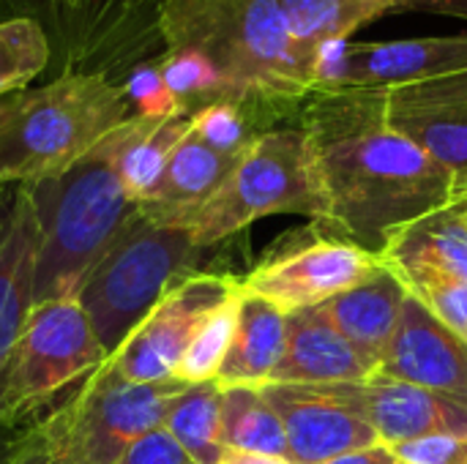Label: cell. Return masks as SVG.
<instances>
[{
  "mask_svg": "<svg viewBox=\"0 0 467 464\" xmlns=\"http://www.w3.org/2000/svg\"><path fill=\"white\" fill-rule=\"evenodd\" d=\"M389 90H320L304 101L306 131L326 197L317 238L383 257L413 222L460 202L451 178L389 123Z\"/></svg>",
  "mask_w": 467,
  "mask_h": 464,
  "instance_id": "obj_1",
  "label": "cell"
},
{
  "mask_svg": "<svg viewBox=\"0 0 467 464\" xmlns=\"http://www.w3.org/2000/svg\"><path fill=\"white\" fill-rule=\"evenodd\" d=\"M164 49L202 52L224 82V98L246 104L271 129L296 126L315 93L312 55L301 49L276 0H164Z\"/></svg>",
  "mask_w": 467,
  "mask_h": 464,
  "instance_id": "obj_2",
  "label": "cell"
},
{
  "mask_svg": "<svg viewBox=\"0 0 467 464\" xmlns=\"http://www.w3.org/2000/svg\"><path fill=\"white\" fill-rule=\"evenodd\" d=\"M120 126L60 175L27 183L38 222L36 304L74 298L88 271L140 213L118 175Z\"/></svg>",
  "mask_w": 467,
  "mask_h": 464,
  "instance_id": "obj_3",
  "label": "cell"
},
{
  "mask_svg": "<svg viewBox=\"0 0 467 464\" xmlns=\"http://www.w3.org/2000/svg\"><path fill=\"white\" fill-rule=\"evenodd\" d=\"M131 118L118 82L60 74L0 101V186L66 172Z\"/></svg>",
  "mask_w": 467,
  "mask_h": 464,
  "instance_id": "obj_4",
  "label": "cell"
},
{
  "mask_svg": "<svg viewBox=\"0 0 467 464\" xmlns=\"http://www.w3.org/2000/svg\"><path fill=\"white\" fill-rule=\"evenodd\" d=\"M202 252L186 227L142 213L126 224L74 295L109 358L175 284L200 273Z\"/></svg>",
  "mask_w": 467,
  "mask_h": 464,
  "instance_id": "obj_5",
  "label": "cell"
},
{
  "mask_svg": "<svg viewBox=\"0 0 467 464\" xmlns=\"http://www.w3.org/2000/svg\"><path fill=\"white\" fill-rule=\"evenodd\" d=\"M274 213L306 216L315 227L326 222L315 156L298 123L260 134L219 191L186 222V230L200 249H211Z\"/></svg>",
  "mask_w": 467,
  "mask_h": 464,
  "instance_id": "obj_6",
  "label": "cell"
},
{
  "mask_svg": "<svg viewBox=\"0 0 467 464\" xmlns=\"http://www.w3.org/2000/svg\"><path fill=\"white\" fill-rule=\"evenodd\" d=\"M186 383H134L112 372L109 364L85 377L77 394L47 418H38L33 435L74 464H118L126 451L164 427L172 402Z\"/></svg>",
  "mask_w": 467,
  "mask_h": 464,
  "instance_id": "obj_7",
  "label": "cell"
},
{
  "mask_svg": "<svg viewBox=\"0 0 467 464\" xmlns=\"http://www.w3.org/2000/svg\"><path fill=\"white\" fill-rule=\"evenodd\" d=\"M107 353L77 298L36 304L0 383V429H27L71 383L107 364Z\"/></svg>",
  "mask_w": 467,
  "mask_h": 464,
  "instance_id": "obj_8",
  "label": "cell"
},
{
  "mask_svg": "<svg viewBox=\"0 0 467 464\" xmlns=\"http://www.w3.org/2000/svg\"><path fill=\"white\" fill-rule=\"evenodd\" d=\"M164 0H38L33 19L49 36V79L101 74L112 82L164 52L159 16Z\"/></svg>",
  "mask_w": 467,
  "mask_h": 464,
  "instance_id": "obj_9",
  "label": "cell"
},
{
  "mask_svg": "<svg viewBox=\"0 0 467 464\" xmlns=\"http://www.w3.org/2000/svg\"><path fill=\"white\" fill-rule=\"evenodd\" d=\"M241 293V279L227 273H194L175 284L156 309L107 358L115 375L134 383L172 380L192 339L205 320Z\"/></svg>",
  "mask_w": 467,
  "mask_h": 464,
  "instance_id": "obj_10",
  "label": "cell"
},
{
  "mask_svg": "<svg viewBox=\"0 0 467 464\" xmlns=\"http://www.w3.org/2000/svg\"><path fill=\"white\" fill-rule=\"evenodd\" d=\"M380 260L383 257L353 243L315 238L260 263L241 284L246 293L276 304L282 312L312 309L364 282Z\"/></svg>",
  "mask_w": 467,
  "mask_h": 464,
  "instance_id": "obj_11",
  "label": "cell"
},
{
  "mask_svg": "<svg viewBox=\"0 0 467 464\" xmlns=\"http://www.w3.org/2000/svg\"><path fill=\"white\" fill-rule=\"evenodd\" d=\"M315 388L364 418L378 432L383 446H397L430 435L467 438L465 402L410 383L375 375L361 383H334Z\"/></svg>",
  "mask_w": 467,
  "mask_h": 464,
  "instance_id": "obj_12",
  "label": "cell"
},
{
  "mask_svg": "<svg viewBox=\"0 0 467 464\" xmlns=\"http://www.w3.org/2000/svg\"><path fill=\"white\" fill-rule=\"evenodd\" d=\"M389 123L421 148L467 197V71L389 88Z\"/></svg>",
  "mask_w": 467,
  "mask_h": 464,
  "instance_id": "obj_13",
  "label": "cell"
},
{
  "mask_svg": "<svg viewBox=\"0 0 467 464\" xmlns=\"http://www.w3.org/2000/svg\"><path fill=\"white\" fill-rule=\"evenodd\" d=\"M378 375L467 405V339L410 293Z\"/></svg>",
  "mask_w": 467,
  "mask_h": 464,
  "instance_id": "obj_14",
  "label": "cell"
},
{
  "mask_svg": "<svg viewBox=\"0 0 467 464\" xmlns=\"http://www.w3.org/2000/svg\"><path fill=\"white\" fill-rule=\"evenodd\" d=\"M260 391L282 421L293 464H323L380 446L378 432L364 418L323 397L315 386L268 383Z\"/></svg>",
  "mask_w": 467,
  "mask_h": 464,
  "instance_id": "obj_15",
  "label": "cell"
},
{
  "mask_svg": "<svg viewBox=\"0 0 467 464\" xmlns=\"http://www.w3.org/2000/svg\"><path fill=\"white\" fill-rule=\"evenodd\" d=\"M38 222L25 183L0 186V383L11 350L36 309Z\"/></svg>",
  "mask_w": 467,
  "mask_h": 464,
  "instance_id": "obj_16",
  "label": "cell"
},
{
  "mask_svg": "<svg viewBox=\"0 0 467 464\" xmlns=\"http://www.w3.org/2000/svg\"><path fill=\"white\" fill-rule=\"evenodd\" d=\"M467 71V33L350 41L342 88H400Z\"/></svg>",
  "mask_w": 467,
  "mask_h": 464,
  "instance_id": "obj_17",
  "label": "cell"
},
{
  "mask_svg": "<svg viewBox=\"0 0 467 464\" xmlns=\"http://www.w3.org/2000/svg\"><path fill=\"white\" fill-rule=\"evenodd\" d=\"M375 375L378 366L337 331L320 306L285 312V353L271 383L334 386L361 383Z\"/></svg>",
  "mask_w": 467,
  "mask_h": 464,
  "instance_id": "obj_18",
  "label": "cell"
},
{
  "mask_svg": "<svg viewBox=\"0 0 467 464\" xmlns=\"http://www.w3.org/2000/svg\"><path fill=\"white\" fill-rule=\"evenodd\" d=\"M408 295L410 287L405 279L386 260H380V265L364 282L331 298L320 309L364 358L380 366L402 320Z\"/></svg>",
  "mask_w": 467,
  "mask_h": 464,
  "instance_id": "obj_19",
  "label": "cell"
},
{
  "mask_svg": "<svg viewBox=\"0 0 467 464\" xmlns=\"http://www.w3.org/2000/svg\"><path fill=\"white\" fill-rule=\"evenodd\" d=\"M241 156H224L205 145L192 129L172 150L156 189L137 205L142 216L159 224L186 227V222L219 191Z\"/></svg>",
  "mask_w": 467,
  "mask_h": 464,
  "instance_id": "obj_20",
  "label": "cell"
},
{
  "mask_svg": "<svg viewBox=\"0 0 467 464\" xmlns=\"http://www.w3.org/2000/svg\"><path fill=\"white\" fill-rule=\"evenodd\" d=\"M383 260L402 276H443L467 282V222L460 202L441 208L402 230Z\"/></svg>",
  "mask_w": 467,
  "mask_h": 464,
  "instance_id": "obj_21",
  "label": "cell"
},
{
  "mask_svg": "<svg viewBox=\"0 0 467 464\" xmlns=\"http://www.w3.org/2000/svg\"><path fill=\"white\" fill-rule=\"evenodd\" d=\"M282 353H285V312L276 304L241 290L235 334L227 358L216 375L219 388L268 386L282 361Z\"/></svg>",
  "mask_w": 467,
  "mask_h": 464,
  "instance_id": "obj_22",
  "label": "cell"
},
{
  "mask_svg": "<svg viewBox=\"0 0 467 464\" xmlns=\"http://www.w3.org/2000/svg\"><path fill=\"white\" fill-rule=\"evenodd\" d=\"M189 129H192V115H170V118L131 115L120 126L118 175L137 205L156 189L172 150L189 134Z\"/></svg>",
  "mask_w": 467,
  "mask_h": 464,
  "instance_id": "obj_23",
  "label": "cell"
},
{
  "mask_svg": "<svg viewBox=\"0 0 467 464\" xmlns=\"http://www.w3.org/2000/svg\"><path fill=\"white\" fill-rule=\"evenodd\" d=\"M222 440L227 451L290 459L282 421L260 388H222Z\"/></svg>",
  "mask_w": 467,
  "mask_h": 464,
  "instance_id": "obj_24",
  "label": "cell"
},
{
  "mask_svg": "<svg viewBox=\"0 0 467 464\" xmlns=\"http://www.w3.org/2000/svg\"><path fill=\"white\" fill-rule=\"evenodd\" d=\"M164 429L181 443L194 464H219L227 454L222 440V388L216 380L186 386L172 402Z\"/></svg>",
  "mask_w": 467,
  "mask_h": 464,
  "instance_id": "obj_25",
  "label": "cell"
},
{
  "mask_svg": "<svg viewBox=\"0 0 467 464\" xmlns=\"http://www.w3.org/2000/svg\"><path fill=\"white\" fill-rule=\"evenodd\" d=\"M290 33L312 55L323 41L350 38L358 27L389 14L380 0H276Z\"/></svg>",
  "mask_w": 467,
  "mask_h": 464,
  "instance_id": "obj_26",
  "label": "cell"
},
{
  "mask_svg": "<svg viewBox=\"0 0 467 464\" xmlns=\"http://www.w3.org/2000/svg\"><path fill=\"white\" fill-rule=\"evenodd\" d=\"M52 66V44L33 16L0 19V101L27 90Z\"/></svg>",
  "mask_w": 467,
  "mask_h": 464,
  "instance_id": "obj_27",
  "label": "cell"
},
{
  "mask_svg": "<svg viewBox=\"0 0 467 464\" xmlns=\"http://www.w3.org/2000/svg\"><path fill=\"white\" fill-rule=\"evenodd\" d=\"M192 131L224 156H244L246 148L271 126L246 104L219 98L192 112Z\"/></svg>",
  "mask_w": 467,
  "mask_h": 464,
  "instance_id": "obj_28",
  "label": "cell"
},
{
  "mask_svg": "<svg viewBox=\"0 0 467 464\" xmlns=\"http://www.w3.org/2000/svg\"><path fill=\"white\" fill-rule=\"evenodd\" d=\"M161 77L172 93V98L181 104V109L194 112L211 101L224 98V82L216 66L197 49L181 46V49H164L159 55Z\"/></svg>",
  "mask_w": 467,
  "mask_h": 464,
  "instance_id": "obj_29",
  "label": "cell"
},
{
  "mask_svg": "<svg viewBox=\"0 0 467 464\" xmlns=\"http://www.w3.org/2000/svg\"><path fill=\"white\" fill-rule=\"evenodd\" d=\"M244 290V284H241ZM238 298H230L227 304H222L208 320L205 325L197 331V336L192 339L175 377L183 380L186 386H194V383H208V380H216L224 358H227V350H230V342H233V334H235V320H238Z\"/></svg>",
  "mask_w": 467,
  "mask_h": 464,
  "instance_id": "obj_30",
  "label": "cell"
},
{
  "mask_svg": "<svg viewBox=\"0 0 467 464\" xmlns=\"http://www.w3.org/2000/svg\"><path fill=\"white\" fill-rule=\"evenodd\" d=\"M126 101L131 107V115L140 118H170V115H192L186 109H181V104L172 98L161 68H159V57L145 60L140 66H134L123 82H120Z\"/></svg>",
  "mask_w": 467,
  "mask_h": 464,
  "instance_id": "obj_31",
  "label": "cell"
},
{
  "mask_svg": "<svg viewBox=\"0 0 467 464\" xmlns=\"http://www.w3.org/2000/svg\"><path fill=\"white\" fill-rule=\"evenodd\" d=\"M410 293H416L446 325L467 339V282L443 276H410L405 279Z\"/></svg>",
  "mask_w": 467,
  "mask_h": 464,
  "instance_id": "obj_32",
  "label": "cell"
},
{
  "mask_svg": "<svg viewBox=\"0 0 467 464\" xmlns=\"http://www.w3.org/2000/svg\"><path fill=\"white\" fill-rule=\"evenodd\" d=\"M400 464H467V438L430 435L389 446Z\"/></svg>",
  "mask_w": 467,
  "mask_h": 464,
  "instance_id": "obj_33",
  "label": "cell"
},
{
  "mask_svg": "<svg viewBox=\"0 0 467 464\" xmlns=\"http://www.w3.org/2000/svg\"><path fill=\"white\" fill-rule=\"evenodd\" d=\"M118 464H194V459L181 449V443L161 427L137 440Z\"/></svg>",
  "mask_w": 467,
  "mask_h": 464,
  "instance_id": "obj_34",
  "label": "cell"
},
{
  "mask_svg": "<svg viewBox=\"0 0 467 464\" xmlns=\"http://www.w3.org/2000/svg\"><path fill=\"white\" fill-rule=\"evenodd\" d=\"M5 464H74L68 462V459H63L60 454H55L52 449H47L36 435H33V429L27 427L25 429V435L19 438V443H16V449H14V454H11V459Z\"/></svg>",
  "mask_w": 467,
  "mask_h": 464,
  "instance_id": "obj_35",
  "label": "cell"
},
{
  "mask_svg": "<svg viewBox=\"0 0 467 464\" xmlns=\"http://www.w3.org/2000/svg\"><path fill=\"white\" fill-rule=\"evenodd\" d=\"M323 464H400L394 459L391 449L389 446H372V449H364V451H353V454H345V457H337V459H328Z\"/></svg>",
  "mask_w": 467,
  "mask_h": 464,
  "instance_id": "obj_36",
  "label": "cell"
},
{
  "mask_svg": "<svg viewBox=\"0 0 467 464\" xmlns=\"http://www.w3.org/2000/svg\"><path fill=\"white\" fill-rule=\"evenodd\" d=\"M405 8H419V11H430V14H441V16L467 19V0H410V3H405Z\"/></svg>",
  "mask_w": 467,
  "mask_h": 464,
  "instance_id": "obj_37",
  "label": "cell"
},
{
  "mask_svg": "<svg viewBox=\"0 0 467 464\" xmlns=\"http://www.w3.org/2000/svg\"><path fill=\"white\" fill-rule=\"evenodd\" d=\"M219 464H293L282 457H260V454H241V451H227Z\"/></svg>",
  "mask_w": 467,
  "mask_h": 464,
  "instance_id": "obj_38",
  "label": "cell"
},
{
  "mask_svg": "<svg viewBox=\"0 0 467 464\" xmlns=\"http://www.w3.org/2000/svg\"><path fill=\"white\" fill-rule=\"evenodd\" d=\"M38 0H0V19L8 16H33Z\"/></svg>",
  "mask_w": 467,
  "mask_h": 464,
  "instance_id": "obj_39",
  "label": "cell"
},
{
  "mask_svg": "<svg viewBox=\"0 0 467 464\" xmlns=\"http://www.w3.org/2000/svg\"><path fill=\"white\" fill-rule=\"evenodd\" d=\"M22 435H25V429H0V464L11 459V454H14Z\"/></svg>",
  "mask_w": 467,
  "mask_h": 464,
  "instance_id": "obj_40",
  "label": "cell"
},
{
  "mask_svg": "<svg viewBox=\"0 0 467 464\" xmlns=\"http://www.w3.org/2000/svg\"><path fill=\"white\" fill-rule=\"evenodd\" d=\"M380 3L391 11V8H405V3H410V0H380Z\"/></svg>",
  "mask_w": 467,
  "mask_h": 464,
  "instance_id": "obj_41",
  "label": "cell"
},
{
  "mask_svg": "<svg viewBox=\"0 0 467 464\" xmlns=\"http://www.w3.org/2000/svg\"><path fill=\"white\" fill-rule=\"evenodd\" d=\"M460 211H462V219L467 222V197L465 200H460Z\"/></svg>",
  "mask_w": 467,
  "mask_h": 464,
  "instance_id": "obj_42",
  "label": "cell"
}]
</instances>
